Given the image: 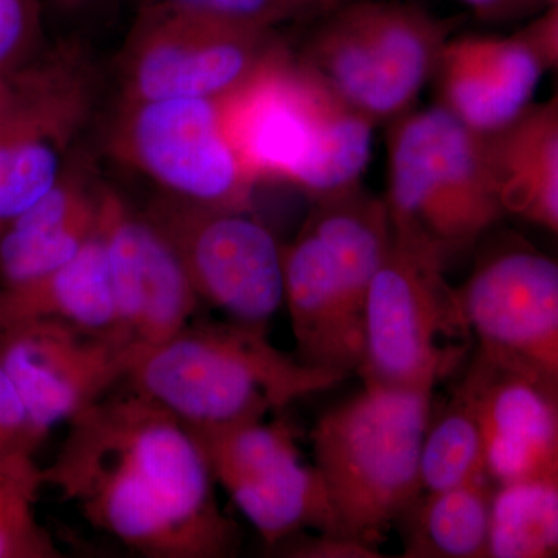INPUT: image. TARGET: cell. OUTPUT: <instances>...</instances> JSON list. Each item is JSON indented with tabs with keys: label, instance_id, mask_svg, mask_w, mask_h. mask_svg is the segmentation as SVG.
Returning <instances> with one entry per match:
<instances>
[{
	"label": "cell",
	"instance_id": "8",
	"mask_svg": "<svg viewBox=\"0 0 558 558\" xmlns=\"http://www.w3.org/2000/svg\"><path fill=\"white\" fill-rule=\"evenodd\" d=\"M281 46L275 32L145 3L121 51V100H220Z\"/></svg>",
	"mask_w": 558,
	"mask_h": 558
},
{
	"label": "cell",
	"instance_id": "22",
	"mask_svg": "<svg viewBox=\"0 0 558 558\" xmlns=\"http://www.w3.org/2000/svg\"><path fill=\"white\" fill-rule=\"evenodd\" d=\"M494 492L488 476L424 492L400 519L403 557L487 558Z\"/></svg>",
	"mask_w": 558,
	"mask_h": 558
},
{
	"label": "cell",
	"instance_id": "32",
	"mask_svg": "<svg viewBox=\"0 0 558 558\" xmlns=\"http://www.w3.org/2000/svg\"><path fill=\"white\" fill-rule=\"evenodd\" d=\"M483 20L501 21L527 10L535 0H462Z\"/></svg>",
	"mask_w": 558,
	"mask_h": 558
},
{
	"label": "cell",
	"instance_id": "25",
	"mask_svg": "<svg viewBox=\"0 0 558 558\" xmlns=\"http://www.w3.org/2000/svg\"><path fill=\"white\" fill-rule=\"evenodd\" d=\"M46 486L33 453L0 459V558H58L61 550L36 517Z\"/></svg>",
	"mask_w": 558,
	"mask_h": 558
},
{
	"label": "cell",
	"instance_id": "2",
	"mask_svg": "<svg viewBox=\"0 0 558 558\" xmlns=\"http://www.w3.org/2000/svg\"><path fill=\"white\" fill-rule=\"evenodd\" d=\"M218 106L231 148L256 185L288 183L314 202L360 185L376 124L286 46Z\"/></svg>",
	"mask_w": 558,
	"mask_h": 558
},
{
	"label": "cell",
	"instance_id": "28",
	"mask_svg": "<svg viewBox=\"0 0 558 558\" xmlns=\"http://www.w3.org/2000/svg\"><path fill=\"white\" fill-rule=\"evenodd\" d=\"M46 436L33 424L9 374L0 365V459L16 453H33Z\"/></svg>",
	"mask_w": 558,
	"mask_h": 558
},
{
	"label": "cell",
	"instance_id": "19",
	"mask_svg": "<svg viewBox=\"0 0 558 558\" xmlns=\"http://www.w3.org/2000/svg\"><path fill=\"white\" fill-rule=\"evenodd\" d=\"M106 186L70 156L60 179L0 233V288L35 281L75 258L100 227Z\"/></svg>",
	"mask_w": 558,
	"mask_h": 558
},
{
	"label": "cell",
	"instance_id": "24",
	"mask_svg": "<svg viewBox=\"0 0 558 558\" xmlns=\"http://www.w3.org/2000/svg\"><path fill=\"white\" fill-rule=\"evenodd\" d=\"M488 557H558L557 483L527 481L495 486Z\"/></svg>",
	"mask_w": 558,
	"mask_h": 558
},
{
	"label": "cell",
	"instance_id": "17",
	"mask_svg": "<svg viewBox=\"0 0 558 558\" xmlns=\"http://www.w3.org/2000/svg\"><path fill=\"white\" fill-rule=\"evenodd\" d=\"M545 70L521 33L510 38L464 36L447 40L433 78L439 106L470 130L492 135L534 102Z\"/></svg>",
	"mask_w": 558,
	"mask_h": 558
},
{
	"label": "cell",
	"instance_id": "16",
	"mask_svg": "<svg viewBox=\"0 0 558 558\" xmlns=\"http://www.w3.org/2000/svg\"><path fill=\"white\" fill-rule=\"evenodd\" d=\"M282 270L296 357L348 379L362 365L365 325L339 264L306 222L295 240L282 245Z\"/></svg>",
	"mask_w": 558,
	"mask_h": 558
},
{
	"label": "cell",
	"instance_id": "20",
	"mask_svg": "<svg viewBox=\"0 0 558 558\" xmlns=\"http://www.w3.org/2000/svg\"><path fill=\"white\" fill-rule=\"evenodd\" d=\"M486 148L505 215L558 236V87L505 130L486 135Z\"/></svg>",
	"mask_w": 558,
	"mask_h": 558
},
{
	"label": "cell",
	"instance_id": "33",
	"mask_svg": "<svg viewBox=\"0 0 558 558\" xmlns=\"http://www.w3.org/2000/svg\"><path fill=\"white\" fill-rule=\"evenodd\" d=\"M50 2L62 11H75L89 3L90 0H50Z\"/></svg>",
	"mask_w": 558,
	"mask_h": 558
},
{
	"label": "cell",
	"instance_id": "1",
	"mask_svg": "<svg viewBox=\"0 0 558 558\" xmlns=\"http://www.w3.org/2000/svg\"><path fill=\"white\" fill-rule=\"evenodd\" d=\"M44 483L92 526L153 558H222L238 529L189 427L130 388L69 422Z\"/></svg>",
	"mask_w": 558,
	"mask_h": 558
},
{
	"label": "cell",
	"instance_id": "13",
	"mask_svg": "<svg viewBox=\"0 0 558 558\" xmlns=\"http://www.w3.org/2000/svg\"><path fill=\"white\" fill-rule=\"evenodd\" d=\"M137 355L120 337L61 319H28L0 330V365L44 436L126 380Z\"/></svg>",
	"mask_w": 558,
	"mask_h": 558
},
{
	"label": "cell",
	"instance_id": "4",
	"mask_svg": "<svg viewBox=\"0 0 558 558\" xmlns=\"http://www.w3.org/2000/svg\"><path fill=\"white\" fill-rule=\"evenodd\" d=\"M433 391L365 385L311 433L337 534L379 549L422 492L421 454Z\"/></svg>",
	"mask_w": 558,
	"mask_h": 558
},
{
	"label": "cell",
	"instance_id": "27",
	"mask_svg": "<svg viewBox=\"0 0 558 558\" xmlns=\"http://www.w3.org/2000/svg\"><path fill=\"white\" fill-rule=\"evenodd\" d=\"M40 0H0V70H16L43 54Z\"/></svg>",
	"mask_w": 558,
	"mask_h": 558
},
{
	"label": "cell",
	"instance_id": "18",
	"mask_svg": "<svg viewBox=\"0 0 558 558\" xmlns=\"http://www.w3.org/2000/svg\"><path fill=\"white\" fill-rule=\"evenodd\" d=\"M464 377L475 396L492 483L558 484V411L553 403L478 352Z\"/></svg>",
	"mask_w": 558,
	"mask_h": 558
},
{
	"label": "cell",
	"instance_id": "10",
	"mask_svg": "<svg viewBox=\"0 0 558 558\" xmlns=\"http://www.w3.org/2000/svg\"><path fill=\"white\" fill-rule=\"evenodd\" d=\"M143 215L170 242L201 301L253 326L284 304L282 245L250 211L160 193Z\"/></svg>",
	"mask_w": 558,
	"mask_h": 558
},
{
	"label": "cell",
	"instance_id": "29",
	"mask_svg": "<svg viewBox=\"0 0 558 558\" xmlns=\"http://www.w3.org/2000/svg\"><path fill=\"white\" fill-rule=\"evenodd\" d=\"M274 549H279L282 556L295 558H377L384 556L380 549L340 537L333 534L304 535L303 532L279 543Z\"/></svg>",
	"mask_w": 558,
	"mask_h": 558
},
{
	"label": "cell",
	"instance_id": "12",
	"mask_svg": "<svg viewBox=\"0 0 558 558\" xmlns=\"http://www.w3.org/2000/svg\"><path fill=\"white\" fill-rule=\"evenodd\" d=\"M189 429L216 484L270 549L306 529L339 535L325 483L288 425L259 418Z\"/></svg>",
	"mask_w": 558,
	"mask_h": 558
},
{
	"label": "cell",
	"instance_id": "30",
	"mask_svg": "<svg viewBox=\"0 0 558 558\" xmlns=\"http://www.w3.org/2000/svg\"><path fill=\"white\" fill-rule=\"evenodd\" d=\"M57 51H46L38 60L16 70H0V120L24 105L50 75Z\"/></svg>",
	"mask_w": 558,
	"mask_h": 558
},
{
	"label": "cell",
	"instance_id": "21",
	"mask_svg": "<svg viewBox=\"0 0 558 558\" xmlns=\"http://www.w3.org/2000/svg\"><path fill=\"white\" fill-rule=\"evenodd\" d=\"M43 318L61 319L76 328L123 339L101 227L60 269L25 284L0 288V330Z\"/></svg>",
	"mask_w": 558,
	"mask_h": 558
},
{
	"label": "cell",
	"instance_id": "7",
	"mask_svg": "<svg viewBox=\"0 0 558 558\" xmlns=\"http://www.w3.org/2000/svg\"><path fill=\"white\" fill-rule=\"evenodd\" d=\"M447 40L449 27L414 7L349 0L323 17L299 60L377 126L413 110Z\"/></svg>",
	"mask_w": 558,
	"mask_h": 558
},
{
	"label": "cell",
	"instance_id": "15",
	"mask_svg": "<svg viewBox=\"0 0 558 558\" xmlns=\"http://www.w3.org/2000/svg\"><path fill=\"white\" fill-rule=\"evenodd\" d=\"M89 108L86 65L61 49L43 86L0 120V233L60 179Z\"/></svg>",
	"mask_w": 558,
	"mask_h": 558
},
{
	"label": "cell",
	"instance_id": "3",
	"mask_svg": "<svg viewBox=\"0 0 558 558\" xmlns=\"http://www.w3.org/2000/svg\"><path fill=\"white\" fill-rule=\"evenodd\" d=\"M341 380L286 354L263 326L234 322L186 326L140 352L124 381L186 427L209 428L266 418Z\"/></svg>",
	"mask_w": 558,
	"mask_h": 558
},
{
	"label": "cell",
	"instance_id": "9",
	"mask_svg": "<svg viewBox=\"0 0 558 558\" xmlns=\"http://www.w3.org/2000/svg\"><path fill=\"white\" fill-rule=\"evenodd\" d=\"M113 156L193 204L252 211L256 183L222 130L218 100H121L109 132Z\"/></svg>",
	"mask_w": 558,
	"mask_h": 558
},
{
	"label": "cell",
	"instance_id": "14",
	"mask_svg": "<svg viewBox=\"0 0 558 558\" xmlns=\"http://www.w3.org/2000/svg\"><path fill=\"white\" fill-rule=\"evenodd\" d=\"M100 227L119 333L138 354L159 347L190 325L199 296L170 242L110 189L102 196Z\"/></svg>",
	"mask_w": 558,
	"mask_h": 558
},
{
	"label": "cell",
	"instance_id": "23",
	"mask_svg": "<svg viewBox=\"0 0 558 558\" xmlns=\"http://www.w3.org/2000/svg\"><path fill=\"white\" fill-rule=\"evenodd\" d=\"M483 476H488L483 428L464 377L435 422L429 417L421 454L422 488L444 490Z\"/></svg>",
	"mask_w": 558,
	"mask_h": 558
},
{
	"label": "cell",
	"instance_id": "5",
	"mask_svg": "<svg viewBox=\"0 0 558 558\" xmlns=\"http://www.w3.org/2000/svg\"><path fill=\"white\" fill-rule=\"evenodd\" d=\"M389 222L427 241L449 260L468 252L502 218L486 135L449 110H411L388 137Z\"/></svg>",
	"mask_w": 558,
	"mask_h": 558
},
{
	"label": "cell",
	"instance_id": "11",
	"mask_svg": "<svg viewBox=\"0 0 558 558\" xmlns=\"http://www.w3.org/2000/svg\"><path fill=\"white\" fill-rule=\"evenodd\" d=\"M459 292L478 354L558 411V260L527 245L505 248Z\"/></svg>",
	"mask_w": 558,
	"mask_h": 558
},
{
	"label": "cell",
	"instance_id": "26",
	"mask_svg": "<svg viewBox=\"0 0 558 558\" xmlns=\"http://www.w3.org/2000/svg\"><path fill=\"white\" fill-rule=\"evenodd\" d=\"M349 0H145L255 31L277 32L279 25L325 17Z\"/></svg>",
	"mask_w": 558,
	"mask_h": 558
},
{
	"label": "cell",
	"instance_id": "6",
	"mask_svg": "<svg viewBox=\"0 0 558 558\" xmlns=\"http://www.w3.org/2000/svg\"><path fill=\"white\" fill-rule=\"evenodd\" d=\"M447 259L427 241L391 227L365 307V385L435 389L454 359L447 341L472 336Z\"/></svg>",
	"mask_w": 558,
	"mask_h": 558
},
{
	"label": "cell",
	"instance_id": "31",
	"mask_svg": "<svg viewBox=\"0 0 558 558\" xmlns=\"http://www.w3.org/2000/svg\"><path fill=\"white\" fill-rule=\"evenodd\" d=\"M521 35L537 50L545 69L558 73V5L550 10L546 16L539 17L534 24L529 25Z\"/></svg>",
	"mask_w": 558,
	"mask_h": 558
}]
</instances>
